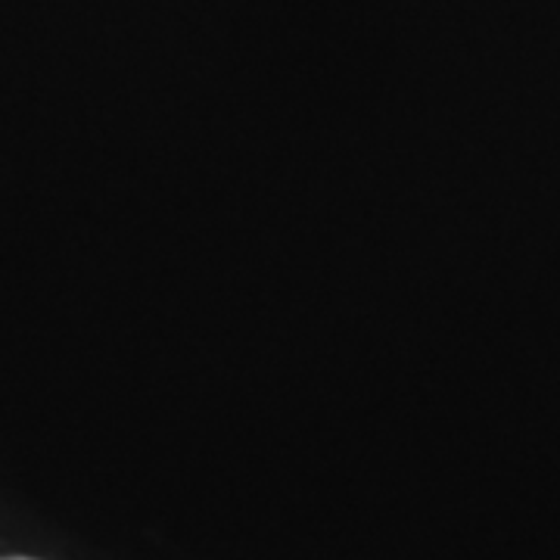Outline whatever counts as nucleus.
Listing matches in <instances>:
<instances>
[{"label": "nucleus", "mask_w": 560, "mask_h": 560, "mask_svg": "<svg viewBox=\"0 0 560 560\" xmlns=\"http://www.w3.org/2000/svg\"><path fill=\"white\" fill-rule=\"evenodd\" d=\"M7 560H28V558H7Z\"/></svg>", "instance_id": "f257e3e1"}]
</instances>
